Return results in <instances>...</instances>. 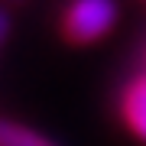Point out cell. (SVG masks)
<instances>
[{
    "label": "cell",
    "mask_w": 146,
    "mask_h": 146,
    "mask_svg": "<svg viewBox=\"0 0 146 146\" xmlns=\"http://www.w3.org/2000/svg\"><path fill=\"white\" fill-rule=\"evenodd\" d=\"M7 33H10V20H7V13L0 10V42L7 39Z\"/></svg>",
    "instance_id": "277c9868"
},
{
    "label": "cell",
    "mask_w": 146,
    "mask_h": 146,
    "mask_svg": "<svg viewBox=\"0 0 146 146\" xmlns=\"http://www.w3.org/2000/svg\"><path fill=\"white\" fill-rule=\"evenodd\" d=\"M0 146H58V143H52L46 133L33 130L26 123L0 117Z\"/></svg>",
    "instance_id": "3957f363"
},
{
    "label": "cell",
    "mask_w": 146,
    "mask_h": 146,
    "mask_svg": "<svg viewBox=\"0 0 146 146\" xmlns=\"http://www.w3.org/2000/svg\"><path fill=\"white\" fill-rule=\"evenodd\" d=\"M114 23H117L114 0H72L62 20V33L72 42H94L107 36Z\"/></svg>",
    "instance_id": "6da1fadb"
},
{
    "label": "cell",
    "mask_w": 146,
    "mask_h": 146,
    "mask_svg": "<svg viewBox=\"0 0 146 146\" xmlns=\"http://www.w3.org/2000/svg\"><path fill=\"white\" fill-rule=\"evenodd\" d=\"M120 114H123V123L130 127V133L140 143H146V72L130 78V84L123 88Z\"/></svg>",
    "instance_id": "7a4b0ae2"
}]
</instances>
